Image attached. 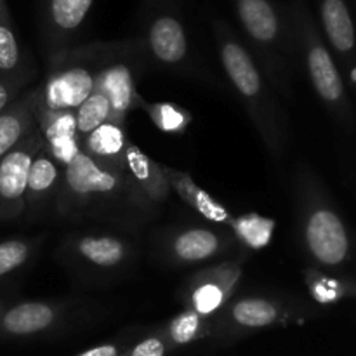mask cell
I'll list each match as a JSON object with an SVG mask.
<instances>
[{"label":"cell","instance_id":"obj_19","mask_svg":"<svg viewBox=\"0 0 356 356\" xmlns=\"http://www.w3.org/2000/svg\"><path fill=\"white\" fill-rule=\"evenodd\" d=\"M163 174H165L167 181L172 193H176L188 207L193 212H197L202 219L209 221L211 225L221 226V228L229 229L233 221H235V214L229 211L226 205L216 200L209 191L200 188L197 181L184 170L176 169V167L163 165Z\"/></svg>","mask_w":356,"mask_h":356},{"label":"cell","instance_id":"obj_2","mask_svg":"<svg viewBox=\"0 0 356 356\" xmlns=\"http://www.w3.org/2000/svg\"><path fill=\"white\" fill-rule=\"evenodd\" d=\"M212 33L226 80L242 101L271 159L282 162L291 141V131L278 92L259 68L245 42L229 28V24L216 19L212 23Z\"/></svg>","mask_w":356,"mask_h":356},{"label":"cell","instance_id":"obj_13","mask_svg":"<svg viewBox=\"0 0 356 356\" xmlns=\"http://www.w3.org/2000/svg\"><path fill=\"white\" fill-rule=\"evenodd\" d=\"M245 271V254L225 257L193 271L177 291L184 309L214 318L236 296Z\"/></svg>","mask_w":356,"mask_h":356},{"label":"cell","instance_id":"obj_5","mask_svg":"<svg viewBox=\"0 0 356 356\" xmlns=\"http://www.w3.org/2000/svg\"><path fill=\"white\" fill-rule=\"evenodd\" d=\"M141 245L136 235L124 232L65 233L56 247L58 263L86 285H108L122 280L136 270Z\"/></svg>","mask_w":356,"mask_h":356},{"label":"cell","instance_id":"obj_8","mask_svg":"<svg viewBox=\"0 0 356 356\" xmlns=\"http://www.w3.org/2000/svg\"><path fill=\"white\" fill-rule=\"evenodd\" d=\"M138 38L148 66L186 79L207 80L174 0H145Z\"/></svg>","mask_w":356,"mask_h":356},{"label":"cell","instance_id":"obj_10","mask_svg":"<svg viewBox=\"0 0 356 356\" xmlns=\"http://www.w3.org/2000/svg\"><path fill=\"white\" fill-rule=\"evenodd\" d=\"M298 305L282 296L243 294L235 296L218 315L214 316L216 344L236 343L240 339L266 332V330L287 327L301 322Z\"/></svg>","mask_w":356,"mask_h":356},{"label":"cell","instance_id":"obj_1","mask_svg":"<svg viewBox=\"0 0 356 356\" xmlns=\"http://www.w3.org/2000/svg\"><path fill=\"white\" fill-rule=\"evenodd\" d=\"M159 214V205L145 197L124 172L108 169L82 152L65 167L54 218L106 222L117 232L138 235Z\"/></svg>","mask_w":356,"mask_h":356},{"label":"cell","instance_id":"obj_27","mask_svg":"<svg viewBox=\"0 0 356 356\" xmlns=\"http://www.w3.org/2000/svg\"><path fill=\"white\" fill-rule=\"evenodd\" d=\"M136 110L145 111L146 117L163 134H184L191 125V122H193V115L184 106L167 103V101H163V103L162 101L160 103H149L141 94H139L138 101H136Z\"/></svg>","mask_w":356,"mask_h":356},{"label":"cell","instance_id":"obj_32","mask_svg":"<svg viewBox=\"0 0 356 356\" xmlns=\"http://www.w3.org/2000/svg\"><path fill=\"white\" fill-rule=\"evenodd\" d=\"M14 302V294L10 291H2L0 292V316H2V313L6 312L7 308H9L10 305Z\"/></svg>","mask_w":356,"mask_h":356},{"label":"cell","instance_id":"obj_16","mask_svg":"<svg viewBox=\"0 0 356 356\" xmlns=\"http://www.w3.org/2000/svg\"><path fill=\"white\" fill-rule=\"evenodd\" d=\"M63 177H65V165H61L42 146L31 160L30 172H28L26 193H24V219L37 221L42 218H54Z\"/></svg>","mask_w":356,"mask_h":356},{"label":"cell","instance_id":"obj_24","mask_svg":"<svg viewBox=\"0 0 356 356\" xmlns=\"http://www.w3.org/2000/svg\"><path fill=\"white\" fill-rule=\"evenodd\" d=\"M155 332L163 337L172 351L191 346L202 341H212L214 337V318L198 315L191 309H181L167 322L155 327Z\"/></svg>","mask_w":356,"mask_h":356},{"label":"cell","instance_id":"obj_26","mask_svg":"<svg viewBox=\"0 0 356 356\" xmlns=\"http://www.w3.org/2000/svg\"><path fill=\"white\" fill-rule=\"evenodd\" d=\"M275 229H277V221L273 218L249 212V214L235 216V221H233L229 232L235 236L238 249L257 252L270 245Z\"/></svg>","mask_w":356,"mask_h":356},{"label":"cell","instance_id":"obj_29","mask_svg":"<svg viewBox=\"0 0 356 356\" xmlns=\"http://www.w3.org/2000/svg\"><path fill=\"white\" fill-rule=\"evenodd\" d=\"M139 337H141V332L138 329L124 330V334H120L115 339L96 344V346L82 351V353H79L76 356H124L125 351L131 348V344L134 341H138Z\"/></svg>","mask_w":356,"mask_h":356},{"label":"cell","instance_id":"obj_4","mask_svg":"<svg viewBox=\"0 0 356 356\" xmlns=\"http://www.w3.org/2000/svg\"><path fill=\"white\" fill-rule=\"evenodd\" d=\"M247 47L278 96H291L292 72L298 56L291 14L273 0H233Z\"/></svg>","mask_w":356,"mask_h":356},{"label":"cell","instance_id":"obj_21","mask_svg":"<svg viewBox=\"0 0 356 356\" xmlns=\"http://www.w3.org/2000/svg\"><path fill=\"white\" fill-rule=\"evenodd\" d=\"M129 143L131 139L125 131V124L106 122L80 139V152L108 169L124 172L125 149Z\"/></svg>","mask_w":356,"mask_h":356},{"label":"cell","instance_id":"obj_22","mask_svg":"<svg viewBox=\"0 0 356 356\" xmlns=\"http://www.w3.org/2000/svg\"><path fill=\"white\" fill-rule=\"evenodd\" d=\"M37 83L28 87L9 108L0 113V160L13 148H16L24 136L37 125Z\"/></svg>","mask_w":356,"mask_h":356},{"label":"cell","instance_id":"obj_3","mask_svg":"<svg viewBox=\"0 0 356 356\" xmlns=\"http://www.w3.org/2000/svg\"><path fill=\"white\" fill-rule=\"evenodd\" d=\"M131 42L132 38L76 44L49 58L44 82L37 83L38 110L76 111L104 70L127 51Z\"/></svg>","mask_w":356,"mask_h":356},{"label":"cell","instance_id":"obj_33","mask_svg":"<svg viewBox=\"0 0 356 356\" xmlns=\"http://www.w3.org/2000/svg\"><path fill=\"white\" fill-rule=\"evenodd\" d=\"M3 6H7V2H6V0H0V9H2Z\"/></svg>","mask_w":356,"mask_h":356},{"label":"cell","instance_id":"obj_6","mask_svg":"<svg viewBox=\"0 0 356 356\" xmlns=\"http://www.w3.org/2000/svg\"><path fill=\"white\" fill-rule=\"evenodd\" d=\"M146 68L148 63L141 42L132 38L127 51L104 70L90 96L76 108L80 139L106 122L125 124L127 115L136 110L138 82Z\"/></svg>","mask_w":356,"mask_h":356},{"label":"cell","instance_id":"obj_12","mask_svg":"<svg viewBox=\"0 0 356 356\" xmlns=\"http://www.w3.org/2000/svg\"><path fill=\"white\" fill-rule=\"evenodd\" d=\"M292 28H294L296 47L305 61L312 86L316 96L329 104L330 108L339 111L344 104V82L341 73L334 63L332 54L323 44L318 30L312 19V14L306 9L305 2L298 0L291 10Z\"/></svg>","mask_w":356,"mask_h":356},{"label":"cell","instance_id":"obj_9","mask_svg":"<svg viewBox=\"0 0 356 356\" xmlns=\"http://www.w3.org/2000/svg\"><path fill=\"white\" fill-rule=\"evenodd\" d=\"M97 305L76 298L14 301L0 316V341H51L82 329Z\"/></svg>","mask_w":356,"mask_h":356},{"label":"cell","instance_id":"obj_11","mask_svg":"<svg viewBox=\"0 0 356 356\" xmlns=\"http://www.w3.org/2000/svg\"><path fill=\"white\" fill-rule=\"evenodd\" d=\"M155 254L172 268H191L221 261L238 249L229 229L216 225H177L163 228L153 240Z\"/></svg>","mask_w":356,"mask_h":356},{"label":"cell","instance_id":"obj_25","mask_svg":"<svg viewBox=\"0 0 356 356\" xmlns=\"http://www.w3.org/2000/svg\"><path fill=\"white\" fill-rule=\"evenodd\" d=\"M320 21L334 51L339 56H350L356 44V33L346 2L320 0Z\"/></svg>","mask_w":356,"mask_h":356},{"label":"cell","instance_id":"obj_20","mask_svg":"<svg viewBox=\"0 0 356 356\" xmlns=\"http://www.w3.org/2000/svg\"><path fill=\"white\" fill-rule=\"evenodd\" d=\"M124 172L139 188V191L159 207H162L172 195L169 181L163 174L162 163L149 159L132 141L129 143L127 149H125Z\"/></svg>","mask_w":356,"mask_h":356},{"label":"cell","instance_id":"obj_17","mask_svg":"<svg viewBox=\"0 0 356 356\" xmlns=\"http://www.w3.org/2000/svg\"><path fill=\"white\" fill-rule=\"evenodd\" d=\"M35 75L37 70L17 37L9 6H3L0 9V80L26 90Z\"/></svg>","mask_w":356,"mask_h":356},{"label":"cell","instance_id":"obj_28","mask_svg":"<svg viewBox=\"0 0 356 356\" xmlns=\"http://www.w3.org/2000/svg\"><path fill=\"white\" fill-rule=\"evenodd\" d=\"M305 282L312 298L320 305H330L348 294V287L343 282L325 277L318 270H312V268L305 270Z\"/></svg>","mask_w":356,"mask_h":356},{"label":"cell","instance_id":"obj_31","mask_svg":"<svg viewBox=\"0 0 356 356\" xmlns=\"http://www.w3.org/2000/svg\"><path fill=\"white\" fill-rule=\"evenodd\" d=\"M23 92L24 89H19V87L10 86V83L0 80V113H2L6 108H9Z\"/></svg>","mask_w":356,"mask_h":356},{"label":"cell","instance_id":"obj_15","mask_svg":"<svg viewBox=\"0 0 356 356\" xmlns=\"http://www.w3.org/2000/svg\"><path fill=\"white\" fill-rule=\"evenodd\" d=\"M44 146L35 125L23 141L0 160V222H16L24 216V193L33 156Z\"/></svg>","mask_w":356,"mask_h":356},{"label":"cell","instance_id":"obj_14","mask_svg":"<svg viewBox=\"0 0 356 356\" xmlns=\"http://www.w3.org/2000/svg\"><path fill=\"white\" fill-rule=\"evenodd\" d=\"M96 0H40L38 38L44 58L76 45Z\"/></svg>","mask_w":356,"mask_h":356},{"label":"cell","instance_id":"obj_18","mask_svg":"<svg viewBox=\"0 0 356 356\" xmlns=\"http://www.w3.org/2000/svg\"><path fill=\"white\" fill-rule=\"evenodd\" d=\"M35 122L44 139V148L61 165H68L80 153L75 111H49L35 106Z\"/></svg>","mask_w":356,"mask_h":356},{"label":"cell","instance_id":"obj_7","mask_svg":"<svg viewBox=\"0 0 356 356\" xmlns=\"http://www.w3.org/2000/svg\"><path fill=\"white\" fill-rule=\"evenodd\" d=\"M294 200L299 238L315 264L337 268L350 256V236L337 212L323 200L316 181L305 167L294 176Z\"/></svg>","mask_w":356,"mask_h":356},{"label":"cell","instance_id":"obj_30","mask_svg":"<svg viewBox=\"0 0 356 356\" xmlns=\"http://www.w3.org/2000/svg\"><path fill=\"white\" fill-rule=\"evenodd\" d=\"M170 353H174L172 348L163 341L160 334L155 332V329H152L134 341L124 356H169Z\"/></svg>","mask_w":356,"mask_h":356},{"label":"cell","instance_id":"obj_23","mask_svg":"<svg viewBox=\"0 0 356 356\" xmlns=\"http://www.w3.org/2000/svg\"><path fill=\"white\" fill-rule=\"evenodd\" d=\"M47 233L35 236H13L0 242V292L10 291V284L33 264Z\"/></svg>","mask_w":356,"mask_h":356}]
</instances>
